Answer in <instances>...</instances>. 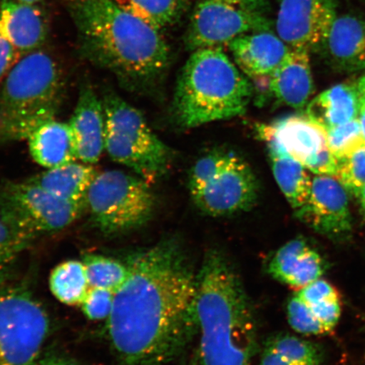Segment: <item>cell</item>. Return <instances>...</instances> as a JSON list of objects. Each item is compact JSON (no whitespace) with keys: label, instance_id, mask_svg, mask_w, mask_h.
Instances as JSON below:
<instances>
[{"label":"cell","instance_id":"cell-1","mask_svg":"<svg viewBox=\"0 0 365 365\" xmlns=\"http://www.w3.org/2000/svg\"><path fill=\"white\" fill-rule=\"evenodd\" d=\"M114 294L107 332L120 365H163L185 352L198 332L197 272L175 241L136 252Z\"/></svg>","mask_w":365,"mask_h":365},{"label":"cell","instance_id":"cell-2","mask_svg":"<svg viewBox=\"0 0 365 365\" xmlns=\"http://www.w3.org/2000/svg\"><path fill=\"white\" fill-rule=\"evenodd\" d=\"M82 56L131 93H147L165 74L170 48L162 31L116 0H65Z\"/></svg>","mask_w":365,"mask_h":365},{"label":"cell","instance_id":"cell-3","mask_svg":"<svg viewBox=\"0 0 365 365\" xmlns=\"http://www.w3.org/2000/svg\"><path fill=\"white\" fill-rule=\"evenodd\" d=\"M196 316L203 365H250L257 321L238 274L219 251H209L197 272Z\"/></svg>","mask_w":365,"mask_h":365},{"label":"cell","instance_id":"cell-4","mask_svg":"<svg viewBox=\"0 0 365 365\" xmlns=\"http://www.w3.org/2000/svg\"><path fill=\"white\" fill-rule=\"evenodd\" d=\"M253 86L222 48L195 50L182 68L173 98L180 126L195 128L244 115Z\"/></svg>","mask_w":365,"mask_h":365},{"label":"cell","instance_id":"cell-5","mask_svg":"<svg viewBox=\"0 0 365 365\" xmlns=\"http://www.w3.org/2000/svg\"><path fill=\"white\" fill-rule=\"evenodd\" d=\"M61 67L47 52L26 53L0 83V145L26 140L56 118L65 95Z\"/></svg>","mask_w":365,"mask_h":365},{"label":"cell","instance_id":"cell-6","mask_svg":"<svg viewBox=\"0 0 365 365\" xmlns=\"http://www.w3.org/2000/svg\"><path fill=\"white\" fill-rule=\"evenodd\" d=\"M101 98L106 120L105 152L109 158L150 182L163 176L170 168L171 152L150 130L143 114L111 89H105Z\"/></svg>","mask_w":365,"mask_h":365},{"label":"cell","instance_id":"cell-7","mask_svg":"<svg viewBox=\"0 0 365 365\" xmlns=\"http://www.w3.org/2000/svg\"><path fill=\"white\" fill-rule=\"evenodd\" d=\"M91 222L108 236L143 226L153 216L156 199L150 182L125 171L98 173L86 198Z\"/></svg>","mask_w":365,"mask_h":365},{"label":"cell","instance_id":"cell-8","mask_svg":"<svg viewBox=\"0 0 365 365\" xmlns=\"http://www.w3.org/2000/svg\"><path fill=\"white\" fill-rule=\"evenodd\" d=\"M86 212V204L56 197L24 180L0 187V213L16 234L30 245L38 237L66 230Z\"/></svg>","mask_w":365,"mask_h":365},{"label":"cell","instance_id":"cell-9","mask_svg":"<svg viewBox=\"0 0 365 365\" xmlns=\"http://www.w3.org/2000/svg\"><path fill=\"white\" fill-rule=\"evenodd\" d=\"M48 314L29 289L0 285V365H33L50 333Z\"/></svg>","mask_w":365,"mask_h":365},{"label":"cell","instance_id":"cell-10","mask_svg":"<svg viewBox=\"0 0 365 365\" xmlns=\"http://www.w3.org/2000/svg\"><path fill=\"white\" fill-rule=\"evenodd\" d=\"M273 22L263 12L227 1L198 0L184 36L190 51L222 48L240 36L272 31Z\"/></svg>","mask_w":365,"mask_h":365},{"label":"cell","instance_id":"cell-11","mask_svg":"<svg viewBox=\"0 0 365 365\" xmlns=\"http://www.w3.org/2000/svg\"><path fill=\"white\" fill-rule=\"evenodd\" d=\"M277 34L292 49L321 48L336 19L337 0H279Z\"/></svg>","mask_w":365,"mask_h":365},{"label":"cell","instance_id":"cell-12","mask_svg":"<svg viewBox=\"0 0 365 365\" xmlns=\"http://www.w3.org/2000/svg\"><path fill=\"white\" fill-rule=\"evenodd\" d=\"M258 194L259 182L252 168L235 154L225 170L191 197L207 215L225 217L252 208Z\"/></svg>","mask_w":365,"mask_h":365},{"label":"cell","instance_id":"cell-13","mask_svg":"<svg viewBox=\"0 0 365 365\" xmlns=\"http://www.w3.org/2000/svg\"><path fill=\"white\" fill-rule=\"evenodd\" d=\"M295 215L318 234L333 241H346L352 235L348 191L336 176L312 178L307 202Z\"/></svg>","mask_w":365,"mask_h":365},{"label":"cell","instance_id":"cell-14","mask_svg":"<svg viewBox=\"0 0 365 365\" xmlns=\"http://www.w3.org/2000/svg\"><path fill=\"white\" fill-rule=\"evenodd\" d=\"M255 130L264 143L275 144L313 173L331 153L326 128L307 113L282 118L271 124H258Z\"/></svg>","mask_w":365,"mask_h":365},{"label":"cell","instance_id":"cell-15","mask_svg":"<svg viewBox=\"0 0 365 365\" xmlns=\"http://www.w3.org/2000/svg\"><path fill=\"white\" fill-rule=\"evenodd\" d=\"M68 125L75 137L78 160L93 165L97 163L105 150L106 120L101 96L88 81L81 86Z\"/></svg>","mask_w":365,"mask_h":365},{"label":"cell","instance_id":"cell-16","mask_svg":"<svg viewBox=\"0 0 365 365\" xmlns=\"http://www.w3.org/2000/svg\"><path fill=\"white\" fill-rule=\"evenodd\" d=\"M236 66L251 79H268L291 52L273 31H255L227 45Z\"/></svg>","mask_w":365,"mask_h":365},{"label":"cell","instance_id":"cell-17","mask_svg":"<svg viewBox=\"0 0 365 365\" xmlns=\"http://www.w3.org/2000/svg\"><path fill=\"white\" fill-rule=\"evenodd\" d=\"M319 51L337 71H365V16H337Z\"/></svg>","mask_w":365,"mask_h":365},{"label":"cell","instance_id":"cell-18","mask_svg":"<svg viewBox=\"0 0 365 365\" xmlns=\"http://www.w3.org/2000/svg\"><path fill=\"white\" fill-rule=\"evenodd\" d=\"M0 36L21 53L39 49L47 36L43 14L36 4L2 0Z\"/></svg>","mask_w":365,"mask_h":365},{"label":"cell","instance_id":"cell-19","mask_svg":"<svg viewBox=\"0 0 365 365\" xmlns=\"http://www.w3.org/2000/svg\"><path fill=\"white\" fill-rule=\"evenodd\" d=\"M325 271L324 262L307 241L295 239L276 251L268 272L277 281L295 289H303L319 279Z\"/></svg>","mask_w":365,"mask_h":365},{"label":"cell","instance_id":"cell-20","mask_svg":"<svg viewBox=\"0 0 365 365\" xmlns=\"http://www.w3.org/2000/svg\"><path fill=\"white\" fill-rule=\"evenodd\" d=\"M309 53L291 49L285 61L269 77V93L278 103L296 109L307 106L314 91Z\"/></svg>","mask_w":365,"mask_h":365},{"label":"cell","instance_id":"cell-21","mask_svg":"<svg viewBox=\"0 0 365 365\" xmlns=\"http://www.w3.org/2000/svg\"><path fill=\"white\" fill-rule=\"evenodd\" d=\"M26 140L31 158L46 170L78 160L75 137L68 123L53 118L36 128Z\"/></svg>","mask_w":365,"mask_h":365},{"label":"cell","instance_id":"cell-22","mask_svg":"<svg viewBox=\"0 0 365 365\" xmlns=\"http://www.w3.org/2000/svg\"><path fill=\"white\" fill-rule=\"evenodd\" d=\"M98 173L93 164L76 161L49 168L26 180L58 198L68 202H83Z\"/></svg>","mask_w":365,"mask_h":365},{"label":"cell","instance_id":"cell-23","mask_svg":"<svg viewBox=\"0 0 365 365\" xmlns=\"http://www.w3.org/2000/svg\"><path fill=\"white\" fill-rule=\"evenodd\" d=\"M359 103L357 82H344L319 94L307 113L327 130L357 118Z\"/></svg>","mask_w":365,"mask_h":365},{"label":"cell","instance_id":"cell-24","mask_svg":"<svg viewBox=\"0 0 365 365\" xmlns=\"http://www.w3.org/2000/svg\"><path fill=\"white\" fill-rule=\"evenodd\" d=\"M274 178L294 213L304 207L312 189V178L302 164L275 144L267 143Z\"/></svg>","mask_w":365,"mask_h":365},{"label":"cell","instance_id":"cell-25","mask_svg":"<svg viewBox=\"0 0 365 365\" xmlns=\"http://www.w3.org/2000/svg\"><path fill=\"white\" fill-rule=\"evenodd\" d=\"M125 10L163 31L177 24L194 0H116Z\"/></svg>","mask_w":365,"mask_h":365},{"label":"cell","instance_id":"cell-26","mask_svg":"<svg viewBox=\"0 0 365 365\" xmlns=\"http://www.w3.org/2000/svg\"><path fill=\"white\" fill-rule=\"evenodd\" d=\"M49 287L59 302L81 305L90 287L82 259H70L54 267L50 274Z\"/></svg>","mask_w":365,"mask_h":365},{"label":"cell","instance_id":"cell-27","mask_svg":"<svg viewBox=\"0 0 365 365\" xmlns=\"http://www.w3.org/2000/svg\"><path fill=\"white\" fill-rule=\"evenodd\" d=\"M82 262L85 264L88 284L91 287L109 290L115 294L129 275V267L126 262L123 263L101 255H86Z\"/></svg>","mask_w":365,"mask_h":365},{"label":"cell","instance_id":"cell-28","mask_svg":"<svg viewBox=\"0 0 365 365\" xmlns=\"http://www.w3.org/2000/svg\"><path fill=\"white\" fill-rule=\"evenodd\" d=\"M266 348L301 365H321L323 354L317 345L299 337L282 334L269 339Z\"/></svg>","mask_w":365,"mask_h":365},{"label":"cell","instance_id":"cell-29","mask_svg":"<svg viewBox=\"0 0 365 365\" xmlns=\"http://www.w3.org/2000/svg\"><path fill=\"white\" fill-rule=\"evenodd\" d=\"M235 154L222 150H215L205 155L195 163L190 171L189 189L190 195L204 188L225 170Z\"/></svg>","mask_w":365,"mask_h":365},{"label":"cell","instance_id":"cell-30","mask_svg":"<svg viewBox=\"0 0 365 365\" xmlns=\"http://www.w3.org/2000/svg\"><path fill=\"white\" fill-rule=\"evenodd\" d=\"M336 177L348 192L358 197L365 185V143L337 159Z\"/></svg>","mask_w":365,"mask_h":365},{"label":"cell","instance_id":"cell-31","mask_svg":"<svg viewBox=\"0 0 365 365\" xmlns=\"http://www.w3.org/2000/svg\"><path fill=\"white\" fill-rule=\"evenodd\" d=\"M327 130L328 145L336 159L344 157L365 143L358 118Z\"/></svg>","mask_w":365,"mask_h":365},{"label":"cell","instance_id":"cell-32","mask_svg":"<svg viewBox=\"0 0 365 365\" xmlns=\"http://www.w3.org/2000/svg\"><path fill=\"white\" fill-rule=\"evenodd\" d=\"M26 244L4 221L0 213V285L7 281Z\"/></svg>","mask_w":365,"mask_h":365},{"label":"cell","instance_id":"cell-33","mask_svg":"<svg viewBox=\"0 0 365 365\" xmlns=\"http://www.w3.org/2000/svg\"><path fill=\"white\" fill-rule=\"evenodd\" d=\"M287 319L292 328L304 335H321L327 333L308 305L296 295L287 304Z\"/></svg>","mask_w":365,"mask_h":365},{"label":"cell","instance_id":"cell-34","mask_svg":"<svg viewBox=\"0 0 365 365\" xmlns=\"http://www.w3.org/2000/svg\"><path fill=\"white\" fill-rule=\"evenodd\" d=\"M113 292L90 287L80 307L91 321H107L113 310Z\"/></svg>","mask_w":365,"mask_h":365},{"label":"cell","instance_id":"cell-35","mask_svg":"<svg viewBox=\"0 0 365 365\" xmlns=\"http://www.w3.org/2000/svg\"><path fill=\"white\" fill-rule=\"evenodd\" d=\"M297 297L307 304H314L323 301L339 299L336 291L329 282L317 279L299 289Z\"/></svg>","mask_w":365,"mask_h":365},{"label":"cell","instance_id":"cell-36","mask_svg":"<svg viewBox=\"0 0 365 365\" xmlns=\"http://www.w3.org/2000/svg\"><path fill=\"white\" fill-rule=\"evenodd\" d=\"M307 305L327 332L334 329L341 317L339 298Z\"/></svg>","mask_w":365,"mask_h":365},{"label":"cell","instance_id":"cell-37","mask_svg":"<svg viewBox=\"0 0 365 365\" xmlns=\"http://www.w3.org/2000/svg\"><path fill=\"white\" fill-rule=\"evenodd\" d=\"M21 53L0 36V83L15 63L22 57Z\"/></svg>","mask_w":365,"mask_h":365},{"label":"cell","instance_id":"cell-38","mask_svg":"<svg viewBox=\"0 0 365 365\" xmlns=\"http://www.w3.org/2000/svg\"><path fill=\"white\" fill-rule=\"evenodd\" d=\"M261 365H301L299 364H296L290 361V360L287 359L284 357H282V355L275 352L270 349L266 348L264 346L262 359H261Z\"/></svg>","mask_w":365,"mask_h":365},{"label":"cell","instance_id":"cell-39","mask_svg":"<svg viewBox=\"0 0 365 365\" xmlns=\"http://www.w3.org/2000/svg\"><path fill=\"white\" fill-rule=\"evenodd\" d=\"M357 84L359 102L358 118L365 139V76L357 81Z\"/></svg>","mask_w":365,"mask_h":365},{"label":"cell","instance_id":"cell-40","mask_svg":"<svg viewBox=\"0 0 365 365\" xmlns=\"http://www.w3.org/2000/svg\"><path fill=\"white\" fill-rule=\"evenodd\" d=\"M33 365H80L70 359L63 358L61 356H45L41 357L38 361Z\"/></svg>","mask_w":365,"mask_h":365},{"label":"cell","instance_id":"cell-41","mask_svg":"<svg viewBox=\"0 0 365 365\" xmlns=\"http://www.w3.org/2000/svg\"><path fill=\"white\" fill-rule=\"evenodd\" d=\"M227 1L262 12L264 8L267 6L268 0H227Z\"/></svg>","mask_w":365,"mask_h":365},{"label":"cell","instance_id":"cell-42","mask_svg":"<svg viewBox=\"0 0 365 365\" xmlns=\"http://www.w3.org/2000/svg\"><path fill=\"white\" fill-rule=\"evenodd\" d=\"M358 198L359 200L360 211H361L362 216L365 221V185L363 187L362 190H360Z\"/></svg>","mask_w":365,"mask_h":365},{"label":"cell","instance_id":"cell-43","mask_svg":"<svg viewBox=\"0 0 365 365\" xmlns=\"http://www.w3.org/2000/svg\"><path fill=\"white\" fill-rule=\"evenodd\" d=\"M18 1L31 4H36V3H38L40 0H18Z\"/></svg>","mask_w":365,"mask_h":365}]
</instances>
